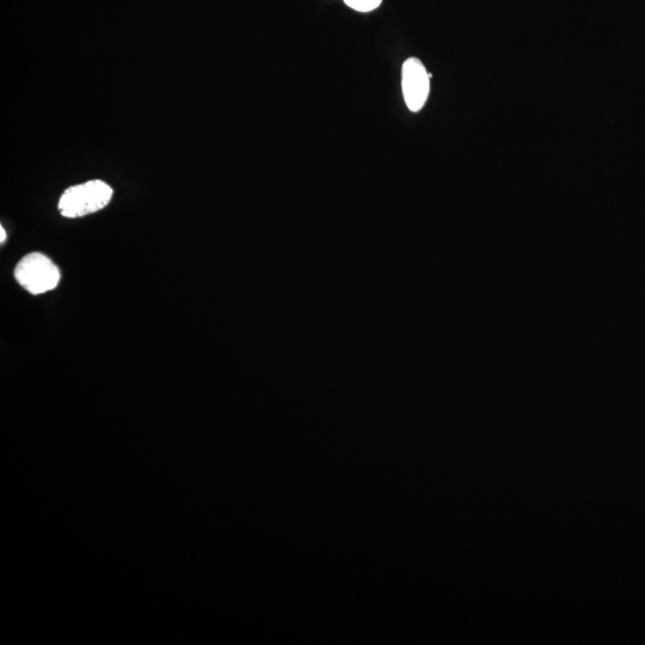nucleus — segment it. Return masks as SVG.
<instances>
[{
  "label": "nucleus",
  "instance_id": "f257e3e1",
  "mask_svg": "<svg viewBox=\"0 0 645 645\" xmlns=\"http://www.w3.org/2000/svg\"><path fill=\"white\" fill-rule=\"evenodd\" d=\"M112 196L113 189L106 182L95 180L78 184L61 195L59 211L65 218H82L103 210Z\"/></svg>",
  "mask_w": 645,
  "mask_h": 645
},
{
  "label": "nucleus",
  "instance_id": "f03ea898",
  "mask_svg": "<svg viewBox=\"0 0 645 645\" xmlns=\"http://www.w3.org/2000/svg\"><path fill=\"white\" fill-rule=\"evenodd\" d=\"M15 278L24 290L38 296V294L53 291L59 285L61 274L51 258L40 253H32L18 262Z\"/></svg>",
  "mask_w": 645,
  "mask_h": 645
},
{
  "label": "nucleus",
  "instance_id": "7ed1b4c3",
  "mask_svg": "<svg viewBox=\"0 0 645 645\" xmlns=\"http://www.w3.org/2000/svg\"><path fill=\"white\" fill-rule=\"evenodd\" d=\"M402 89L405 104L410 112L419 113L425 107L430 90L429 73L420 59L405 60L402 69Z\"/></svg>",
  "mask_w": 645,
  "mask_h": 645
},
{
  "label": "nucleus",
  "instance_id": "20e7f679",
  "mask_svg": "<svg viewBox=\"0 0 645 645\" xmlns=\"http://www.w3.org/2000/svg\"><path fill=\"white\" fill-rule=\"evenodd\" d=\"M344 3L356 11L370 12L377 9L382 0H344Z\"/></svg>",
  "mask_w": 645,
  "mask_h": 645
},
{
  "label": "nucleus",
  "instance_id": "39448f33",
  "mask_svg": "<svg viewBox=\"0 0 645 645\" xmlns=\"http://www.w3.org/2000/svg\"><path fill=\"white\" fill-rule=\"evenodd\" d=\"M0 233H2V243H4L6 239V232L4 231V227H0Z\"/></svg>",
  "mask_w": 645,
  "mask_h": 645
}]
</instances>
